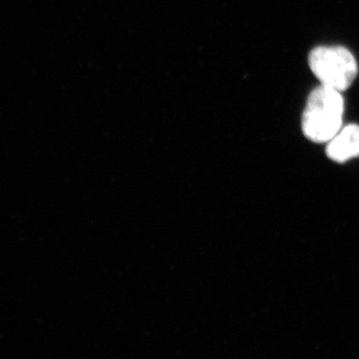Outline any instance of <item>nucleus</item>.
<instances>
[{
    "mask_svg": "<svg viewBox=\"0 0 359 359\" xmlns=\"http://www.w3.org/2000/svg\"><path fill=\"white\" fill-rule=\"evenodd\" d=\"M341 92L320 85L311 92L302 114V131L314 143H328L342 126Z\"/></svg>",
    "mask_w": 359,
    "mask_h": 359,
    "instance_id": "nucleus-1",
    "label": "nucleus"
},
{
    "mask_svg": "<svg viewBox=\"0 0 359 359\" xmlns=\"http://www.w3.org/2000/svg\"><path fill=\"white\" fill-rule=\"evenodd\" d=\"M327 155L337 163L359 157V126L347 125L328 142Z\"/></svg>",
    "mask_w": 359,
    "mask_h": 359,
    "instance_id": "nucleus-3",
    "label": "nucleus"
},
{
    "mask_svg": "<svg viewBox=\"0 0 359 359\" xmlns=\"http://www.w3.org/2000/svg\"><path fill=\"white\" fill-rule=\"evenodd\" d=\"M309 65L320 85L339 92L348 88L358 76L355 58L344 47H316L309 54Z\"/></svg>",
    "mask_w": 359,
    "mask_h": 359,
    "instance_id": "nucleus-2",
    "label": "nucleus"
}]
</instances>
